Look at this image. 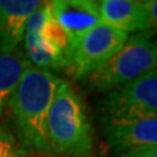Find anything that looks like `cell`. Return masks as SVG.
<instances>
[{
    "label": "cell",
    "instance_id": "cell-1",
    "mask_svg": "<svg viewBox=\"0 0 157 157\" xmlns=\"http://www.w3.org/2000/svg\"><path fill=\"white\" fill-rule=\"evenodd\" d=\"M60 78L48 70L26 67L9 101L16 139L26 153L50 155L46 126Z\"/></svg>",
    "mask_w": 157,
    "mask_h": 157
},
{
    "label": "cell",
    "instance_id": "cell-2",
    "mask_svg": "<svg viewBox=\"0 0 157 157\" xmlns=\"http://www.w3.org/2000/svg\"><path fill=\"white\" fill-rule=\"evenodd\" d=\"M50 153L64 157H89L93 130L81 97L71 82L60 80L48 111L46 126Z\"/></svg>",
    "mask_w": 157,
    "mask_h": 157
},
{
    "label": "cell",
    "instance_id": "cell-3",
    "mask_svg": "<svg viewBox=\"0 0 157 157\" xmlns=\"http://www.w3.org/2000/svg\"><path fill=\"white\" fill-rule=\"evenodd\" d=\"M153 34L155 32H144L128 36L123 46L100 70L85 77L88 88L110 92L157 70V42L152 39Z\"/></svg>",
    "mask_w": 157,
    "mask_h": 157
},
{
    "label": "cell",
    "instance_id": "cell-4",
    "mask_svg": "<svg viewBox=\"0 0 157 157\" xmlns=\"http://www.w3.org/2000/svg\"><path fill=\"white\" fill-rule=\"evenodd\" d=\"M104 124L157 117V70L110 90L102 100Z\"/></svg>",
    "mask_w": 157,
    "mask_h": 157
},
{
    "label": "cell",
    "instance_id": "cell-5",
    "mask_svg": "<svg viewBox=\"0 0 157 157\" xmlns=\"http://www.w3.org/2000/svg\"><path fill=\"white\" fill-rule=\"evenodd\" d=\"M128 34L98 24L75 43L64 72L73 80L85 78L100 68L123 46Z\"/></svg>",
    "mask_w": 157,
    "mask_h": 157
},
{
    "label": "cell",
    "instance_id": "cell-6",
    "mask_svg": "<svg viewBox=\"0 0 157 157\" xmlns=\"http://www.w3.org/2000/svg\"><path fill=\"white\" fill-rule=\"evenodd\" d=\"M48 7L73 46L81 37L101 24L100 8L96 0H52L48 2Z\"/></svg>",
    "mask_w": 157,
    "mask_h": 157
},
{
    "label": "cell",
    "instance_id": "cell-7",
    "mask_svg": "<svg viewBox=\"0 0 157 157\" xmlns=\"http://www.w3.org/2000/svg\"><path fill=\"white\" fill-rule=\"evenodd\" d=\"M104 134L109 147L119 153L157 145V117L105 124Z\"/></svg>",
    "mask_w": 157,
    "mask_h": 157
},
{
    "label": "cell",
    "instance_id": "cell-8",
    "mask_svg": "<svg viewBox=\"0 0 157 157\" xmlns=\"http://www.w3.org/2000/svg\"><path fill=\"white\" fill-rule=\"evenodd\" d=\"M101 22L126 34L151 32L144 0H101Z\"/></svg>",
    "mask_w": 157,
    "mask_h": 157
},
{
    "label": "cell",
    "instance_id": "cell-9",
    "mask_svg": "<svg viewBox=\"0 0 157 157\" xmlns=\"http://www.w3.org/2000/svg\"><path fill=\"white\" fill-rule=\"evenodd\" d=\"M38 0H0V54L16 51Z\"/></svg>",
    "mask_w": 157,
    "mask_h": 157
},
{
    "label": "cell",
    "instance_id": "cell-10",
    "mask_svg": "<svg viewBox=\"0 0 157 157\" xmlns=\"http://www.w3.org/2000/svg\"><path fill=\"white\" fill-rule=\"evenodd\" d=\"M48 12V2H41L38 8L29 17L25 33H24V48L25 56L32 66L42 70H62V60L43 39L41 38V26Z\"/></svg>",
    "mask_w": 157,
    "mask_h": 157
},
{
    "label": "cell",
    "instance_id": "cell-11",
    "mask_svg": "<svg viewBox=\"0 0 157 157\" xmlns=\"http://www.w3.org/2000/svg\"><path fill=\"white\" fill-rule=\"evenodd\" d=\"M30 64L20 50L0 54V118L9 105L24 71Z\"/></svg>",
    "mask_w": 157,
    "mask_h": 157
},
{
    "label": "cell",
    "instance_id": "cell-12",
    "mask_svg": "<svg viewBox=\"0 0 157 157\" xmlns=\"http://www.w3.org/2000/svg\"><path fill=\"white\" fill-rule=\"evenodd\" d=\"M28 153L20 145L16 135L0 124V157H22Z\"/></svg>",
    "mask_w": 157,
    "mask_h": 157
},
{
    "label": "cell",
    "instance_id": "cell-13",
    "mask_svg": "<svg viewBox=\"0 0 157 157\" xmlns=\"http://www.w3.org/2000/svg\"><path fill=\"white\" fill-rule=\"evenodd\" d=\"M151 32L157 30V0H144Z\"/></svg>",
    "mask_w": 157,
    "mask_h": 157
},
{
    "label": "cell",
    "instance_id": "cell-14",
    "mask_svg": "<svg viewBox=\"0 0 157 157\" xmlns=\"http://www.w3.org/2000/svg\"><path fill=\"white\" fill-rule=\"evenodd\" d=\"M122 157H157V145L132 149L123 153Z\"/></svg>",
    "mask_w": 157,
    "mask_h": 157
},
{
    "label": "cell",
    "instance_id": "cell-15",
    "mask_svg": "<svg viewBox=\"0 0 157 157\" xmlns=\"http://www.w3.org/2000/svg\"><path fill=\"white\" fill-rule=\"evenodd\" d=\"M22 157H36V156H26V155H25V156H22Z\"/></svg>",
    "mask_w": 157,
    "mask_h": 157
}]
</instances>
